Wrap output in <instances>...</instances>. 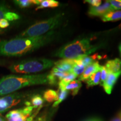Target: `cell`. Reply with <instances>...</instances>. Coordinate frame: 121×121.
Returning <instances> with one entry per match:
<instances>
[{"label": "cell", "mask_w": 121, "mask_h": 121, "mask_svg": "<svg viewBox=\"0 0 121 121\" xmlns=\"http://www.w3.org/2000/svg\"><path fill=\"white\" fill-rule=\"evenodd\" d=\"M111 121H121V112L118 114L117 115V116H116L114 118L112 119Z\"/></svg>", "instance_id": "cell-26"}, {"label": "cell", "mask_w": 121, "mask_h": 121, "mask_svg": "<svg viewBox=\"0 0 121 121\" xmlns=\"http://www.w3.org/2000/svg\"><path fill=\"white\" fill-rule=\"evenodd\" d=\"M43 98L47 102L49 103L55 102L58 98V93L57 91L52 89H48L44 93Z\"/></svg>", "instance_id": "cell-19"}, {"label": "cell", "mask_w": 121, "mask_h": 121, "mask_svg": "<svg viewBox=\"0 0 121 121\" xmlns=\"http://www.w3.org/2000/svg\"><path fill=\"white\" fill-rule=\"evenodd\" d=\"M76 77L77 76L75 74L72 73V72H69L67 76H66L64 78H62L59 82V89H65V86L70 82L75 80Z\"/></svg>", "instance_id": "cell-20"}, {"label": "cell", "mask_w": 121, "mask_h": 121, "mask_svg": "<svg viewBox=\"0 0 121 121\" xmlns=\"http://www.w3.org/2000/svg\"><path fill=\"white\" fill-rule=\"evenodd\" d=\"M82 84L81 81L78 80H75L68 84L65 87V89L67 91H71L72 92V94L76 95L78 93L80 89L81 88Z\"/></svg>", "instance_id": "cell-16"}, {"label": "cell", "mask_w": 121, "mask_h": 121, "mask_svg": "<svg viewBox=\"0 0 121 121\" xmlns=\"http://www.w3.org/2000/svg\"><path fill=\"white\" fill-rule=\"evenodd\" d=\"M119 53H120V55L121 57V43L120 44V45H119Z\"/></svg>", "instance_id": "cell-30"}, {"label": "cell", "mask_w": 121, "mask_h": 121, "mask_svg": "<svg viewBox=\"0 0 121 121\" xmlns=\"http://www.w3.org/2000/svg\"><path fill=\"white\" fill-rule=\"evenodd\" d=\"M100 69L99 71L94 73L93 75L90 76L86 80L87 84V87H91L100 84Z\"/></svg>", "instance_id": "cell-14"}, {"label": "cell", "mask_w": 121, "mask_h": 121, "mask_svg": "<svg viewBox=\"0 0 121 121\" xmlns=\"http://www.w3.org/2000/svg\"><path fill=\"white\" fill-rule=\"evenodd\" d=\"M98 48L96 45H92L88 38L78 39L60 48L54 56L63 59H74L82 56H88L95 52Z\"/></svg>", "instance_id": "cell-3"}, {"label": "cell", "mask_w": 121, "mask_h": 121, "mask_svg": "<svg viewBox=\"0 0 121 121\" xmlns=\"http://www.w3.org/2000/svg\"><path fill=\"white\" fill-rule=\"evenodd\" d=\"M114 11L112 6L109 2L106 1L104 4H101L98 7H91L88 11V14L93 16H101V17L110 13Z\"/></svg>", "instance_id": "cell-8"}, {"label": "cell", "mask_w": 121, "mask_h": 121, "mask_svg": "<svg viewBox=\"0 0 121 121\" xmlns=\"http://www.w3.org/2000/svg\"><path fill=\"white\" fill-rule=\"evenodd\" d=\"M7 62L6 61V60H0V66H4L6 64Z\"/></svg>", "instance_id": "cell-27"}, {"label": "cell", "mask_w": 121, "mask_h": 121, "mask_svg": "<svg viewBox=\"0 0 121 121\" xmlns=\"http://www.w3.org/2000/svg\"><path fill=\"white\" fill-rule=\"evenodd\" d=\"M121 75V70L117 73H108L107 78L104 81L102 86L105 93L108 94H110L112 91L115 84L118 79L119 76Z\"/></svg>", "instance_id": "cell-10"}, {"label": "cell", "mask_w": 121, "mask_h": 121, "mask_svg": "<svg viewBox=\"0 0 121 121\" xmlns=\"http://www.w3.org/2000/svg\"><path fill=\"white\" fill-rule=\"evenodd\" d=\"M44 103V99L40 95H36L33 96L31 99V106L34 108H37L42 105Z\"/></svg>", "instance_id": "cell-22"}, {"label": "cell", "mask_w": 121, "mask_h": 121, "mask_svg": "<svg viewBox=\"0 0 121 121\" xmlns=\"http://www.w3.org/2000/svg\"><path fill=\"white\" fill-rule=\"evenodd\" d=\"M19 19L20 16L17 13L11 11L5 3L0 2V22L3 19H6L9 22H13ZM1 31L0 30V33Z\"/></svg>", "instance_id": "cell-9"}, {"label": "cell", "mask_w": 121, "mask_h": 121, "mask_svg": "<svg viewBox=\"0 0 121 121\" xmlns=\"http://www.w3.org/2000/svg\"><path fill=\"white\" fill-rule=\"evenodd\" d=\"M104 66L108 73H117L121 70V60L115 58L114 60H109Z\"/></svg>", "instance_id": "cell-12"}, {"label": "cell", "mask_w": 121, "mask_h": 121, "mask_svg": "<svg viewBox=\"0 0 121 121\" xmlns=\"http://www.w3.org/2000/svg\"><path fill=\"white\" fill-rule=\"evenodd\" d=\"M42 0H15L14 4L20 8H26L32 5L38 6Z\"/></svg>", "instance_id": "cell-15"}, {"label": "cell", "mask_w": 121, "mask_h": 121, "mask_svg": "<svg viewBox=\"0 0 121 121\" xmlns=\"http://www.w3.org/2000/svg\"><path fill=\"white\" fill-rule=\"evenodd\" d=\"M104 22H114L121 20V10H114L109 13L101 17Z\"/></svg>", "instance_id": "cell-13"}, {"label": "cell", "mask_w": 121, "mask_h": 121, "mask_svg": "<svg viewBox=\"0 0 121 121\" xmlns=\"http://www.w3.org/2000/svg\"><path fill=\"white\" fill-rule=\"evenodd\" d=\"M54 64L55 62L49 59H31L13 63L9 66V69L15 73H36L53 67Z\"/></svg>", "instance_id": "cell-4"}, {"label": "cell", "mask_w": 121, "mask_h": 121, "mask_svg": "<svg viewBox=\"0 0 121 121\" xmlns=\"http://www.w3.org/2000/svg\"><path fill=\"white\" fill-rule=\"evenodd\" d=\"M24 97V95L22 93H13L0 98V114L17 105Z\"/></svg>", "instance_id": "cell-7"}, {"label": "cell", "mask_w": 121, "mask_h": 121, "mask_svg": "<svg viewBox=\"0 0 121 121\" xmlns=\"http://www.w3.org/2000/svg\"><path fill=\"white\" fill-rule=\"evenodd\" d=\"M63 16L64 13H59L45 20L36 22L24 30L17 37H36L47 34L60 26Z\"/></svg>", "instance_id": "cell-5"}, {"label": "cell", "mask_w": 121, "mask_h": 121, "mask_svg": "<svg viewBox=\"0 0 121 121\" xmlns=\"http://www.w3.org/2000/svg\"><path fill=\"white\" fill-rule=\"evenodd\" d=\"M109 2L114 10H121V0H110Z\"/></svg>", "instance_id": "cell-24"}, {"label": "cell", "mask_w": 121, "mask_h": 121, "mask_svg": "<svg viewBox=\"0 0 121 121\" xmlns=\"http://www.w3.org/2000/svg\"><path fill=\"white\" fill-rule=\"evenodd\" d=\"M55 36L54 31L36 37H17L0 40V56L19 57L43 47L51 43Z\"/></svg>", "instance_id": "cell-1"}, {"label": "cell", "mask_w": 121, "mask_h": 121, "mask_svg": "<svg viewBox=\"0 0 121 121\" xmlns=\"http://www.w3.org/2000/svg\"><path fill=\"white\" fill-rule=\"evenodd\" d=\"M57 93H58V98H57V100L54 102L53 105V107H54L58 106L60 103L66 99L67 96L69 92L66 89H59V91L57 92Z\"/></svg>", "instance_id": "cell-21"}, {"label": "cell", "mask_w": 121, "mask_h": 121, "mask_svg": "<svg viewBox=\"0 0 121 121\" xmlns=\"http://www.w3.org/2000/svg\"><path fill=\"white\" fill-rule=\"evenodd\" d=\"M102 121L101 120H100L99 119H96V118H92V119H87L86 121Z\"/></svg>", "instance_id": "cell-28"}, {"label": "cell", "mask_w": 121, "mask_h": 121, "mask_svg": "<svg viewBox=\"0 0 121 121\" xmlns=\"http://www.w3.org/2000/svg\"><path fill=\"white\" fill-rule=\"evenodd\" d=\"M58 6L59 2L55 0H42L40 4L38 6L35 10H38L45 8H53L58 7Z\"/></svg>", "instance_id": "cell-18"}, {"label": "cell", "mask_w": 121, "mask_h": 121, "mask_svg": "<svg viewBox=\"0 0 121 121\" xmlns=\"http://www.w3.org/2000/svg\"><path fill=\"white\" fill-rule=\"evenodd\" d=\"M48 73L7 75L0 78V96L16 93L30 86L48 84Z\"/></svg>", "instance_id": "cell-2"}, {"label": "cell", "mask_w": 121, "mask_h": 121, "mask_svg": "<svg viewBox=\"0 0 121 121\" xmlns=\"http://www.w3.org/2000/svg\"><path fill=\"white\" fill-rule=\"evenodd\" d=\"M34 108L31 105H28L24 108L13 110L6 115L7 121H32L31 116Z\"/></svg>", "instance_id": "cell-6"}, {"label": "cell", "mask_w": 121, "mask_h": 121, "mask_svg": "<svg viewBox=\"0 0 121 121\" xmlns=\"http://www.w3.org/2000/svg\"><path fill=\"white\" fill-rule=\"evenodd\" d=\"M0 121H6V120H4V119L3 118L2 116L0 115Z\"/></svg>", "instance_id": "cell-29"}, {"label": "cell", "mask_w": 121, "mask_h": 121, "mask_svg": "<svg viewBox=\"0 0 121 121\" xmlns=\"http://www.w3.org/2000/svg\"><path fill=\"white\" fill-rule=\"evenodd\" d=\"M100 69V65L99 64L98 62H95L92 64L86 67L82 75L80 76L78 80L85 81L91 75L99 71Z\"/></svg>", "instance_id": "cell-11"}, {"label": "cell", "mask_w": 121, "mask_h": 121, "mask_svg": "<svg viewBox=\"0 0 121 121\" xmlns=\"http://www.w3.org/2000/svg\"><path fill=\"white\" fill-rule=\"evenodd\" d=\"M84 2L90 4L91 7H98L102 4V1L100 0H86Z\"/></svg>", "instance_id": "cell-25"}, {"label": "cell", "mask_w": 121, "mask_h": 121, "mask_svg": "<svg viewBox=\"0 0 121 121\" xmlns=\"http://www.w3.org/2000/svg\"><path fill=\"white\" fill-rule=\"evenodd\" d=\"M100 85L102 86L103 84L104 81H105L106 78H107V75H108V71H107V69L104 66H100Z\"/></svg>", "instance_id": "cell-23"}, {"label": "cell", "mask_w": 121, "mask_h": 121, "mask_svg": "<svg viewBox=\"0 0 121 121\" xmlns=\"http://www.w3.org/2000/svg\"><path fill=\"white\" fill-rule=\"evenodd\" d=\"M74 60H75V63L72 67L71 72L75 74L76 76L81 75L84 71L85 67L82 64L78 58H74Z\"/></svg>", "instance_id": "cell-17"}]
</instances>
